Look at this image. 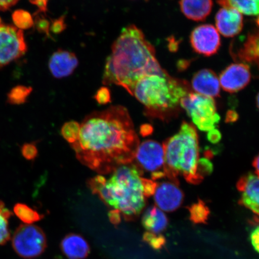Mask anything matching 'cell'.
<instances>
[{
	"mask_svg": "<svg viewBox=\"0 0 259 259\" xmlns=\"http://www.w3.org/2000/svg\"><path fill=\"white\" fill-rule=\"evenodd\" d=\"M169 220L165 213L158 207L151 206L145 210L142 219V224L148 232L160 234L167 228Z\"/></svg>",
	"mask_w": 259,
	"mask_h": 259,
	"instance_id": "obj_20",
	"label": "cell"
},
{
	"mask_svg": "<svg viewBox=\"0 0 259 259\" xmlns=\"http://www.w3.org/2000/svg\"><path fill=\"white\" fill-rule=\"evenodd\" d=\"M219 4L228 5L242 14L259 16V0H218Z\"/></svg>",
	"mask_w": 259,
	"mask_h": 259,
	"instance_id": "obj_21",
	"label": "cell"
},
{
	"mask_svg": "<svg viewBox=\"0 0 259 259\" xmlns=\"http://www.w3.org/2000/svg\"><path fill=\"white\" fill-rule=\"evenodd\" d=\"M12 216L11 210L0 200V245L6 244L11 239L9 220Z\"/></svg>",
	"mask_w": 259,
	"mask_h": 259,
	"instance_id": "obj_24",
	"label": "cell"
},
{
	"mask_svg": "<svg viewBox=\"0 0 259 259\" xmlns=\"http://www.w3.org/2000/svg\"><path fill=\"white\" fill-rule=\"evenodd\" d=\"M250 238L252 247L259 254V226L251 232Z\"/></svg>",
	"mask_w": 259,
	"mask_h": 259,
	"instance_id": "obj_34",
	"label": "cell"
},
{
	"mask_svg": "<svg viewBox=\"0 0 259 259\" xmlns=\"http://www.w3.org/2000/svg\"><path fill=\"white\" fill-rule=\"evenodd\" d=\"M31 4L36 6L38 9V13L46 14L48 10L49 0H29Z\"/></svg>",
	"mask_w": 259,
	"mask_h": 259,
	"instance_id": "obj_36",
	"label": "cell"
},
{
	"mask_svg": "<svg viewBox=\"0 0 259 259\" xmlns=\"http://www.w3.org/2000/svg\"><path fill=\"white\" fill-rule=\"evenodd\" d=\"M190 90L186 81L175 78L163 69L141 77L131 95L144 106L146 116L165 121L178 115L181 100Z\"/></svg>",
	"mask_w": 259,
	"mask_h": 259,
	"instance_id": "obj_4",
	"label": "cell"
},
{
	"mask_svg": "<svg viewBox=\"0 0 259 259\" xmlns=\"http://www.w3.org/2000/svg\"><path fill=\"white\" fill-rule=\"evenodd\" d=\"M135 158L142 169L151 174L165 173L163 146L157 141L147 140L142 142L139 146Z\"/></svg>",
	"mask_w": 259,
	"mask_h": 259,
	"instance_id": "obj_9",
	"label": "cell"
},
{
	"mask_svg": "<svg viewBox=\"0 0 259 259\" xmlns=\"http://www.w3.org/2000/svg\"><path fill=\"white\" fill-rule=\"evenodd\" d=\"M215 16L216 29L225 37H234L242 30L244 21L241 13L228 5H222Z\"/></svg>",
	"mask_w": 259,
	"mask_h": 259,
	"instance_id": "obj_15",
	"label": "cell"
},
{
	"mask_svg": "<svg viewBox=\"0 0 259 259\" xmlns=\"http://www.w3.org/2000/svg\"><path fill=\"white\" fill-rule=\"evenodd\" d=\"M11 239L16 253L26 259L39 256L47 247L46 235L43 230L35 225L19 226Z\"/></svg>",
	"mask_w": 259,
	"mask_h": 259,
	"instance_id": "obj_7",
	"label": "cell"
},
{
	"mask_svg": "<svg viewBox=\"0 0 259 259\" xmlns=\"http://www.w3.org/2000/svg\"><path fill=\"white\" fill-rule=\"evenodd\" d=\"M141 180L145 197H150L154 195L157 183L154 182L153 180L143 177L142 178Z\"/></svg>",
	"mask_w": 259,
	"mask_h": 259,
	"instance_id": "obj_33",
	"label": "cell"
},
{
	"mask_svg": "<svg viewBox=\"0 0 259 259\" xmlns=\"http://www.w3.org/2000/svg\"><path fill=\"white\" fill-rule=\"evenodd\" d=\"M142 170L134 163L122 165L107 180L99 175L88 181V186L107 206L118 210L126 221L138 218L146 205Z\"/></svg>",
	"mask_w": 259,
	"mask_h": 259,
	"instance_id": "obj_3",
	"label": "cell"
},
{
	"mask_svg": "<svg viewBox=\"0 0 259 259\" xmlns=\"http://www.w3.org/2000/svg\"><path fill=\"white\" fill-rule=\"evenodd\" d=\"M256 104H257V108L259 110V93H258V95H257V97H256Z\"/></svg>",
	"mask_w": 259,
	"mask_h": 259,
	"instance_id": "obj_42",
	"label": "cell"
},
{
	"mask_svg": "<svg viewBox=\"0 0 259 259\" xmlns=\"http://www.w3.org/2000/svg\"><path fill=\"white\" fill-rule=\"evenodd\" d=\"M252 166L254 168L255 174L259 177V154L254 158L252 161Z\"/></svg>",
	"mask_w": 259,
	"mask_h": 259,
	"instance_id": "obj_40",
	"label": "cell"
},
{
	"mask_svg": "<svg viewBox=\"0 0 259 259\" xmlns=\"http://www.w3.org/2000/svg\"><path fill=\"white\" fill-rule=\"evenodd\" d=\"M80 125L76 121H69L64 124L61 128V134L63 138L72 144L76 142L79 138Z\"/></svg>",
	"mask_w": 259,
	"mask_h": 259,
	"instance_id": "obj_27",
	"label": "cell"
},
{
	"mask_svg": "<svg viewBox=\"0 0 259 259\" xmlns=\"http://www.w3.org/2000/svg\"><path fill=\"white\" fill-rule=\"evenodd\" d=\"M190 213V220L194 224H207L210 210L202 200L187 207Z\"/></svg>",
	"mask_w": 259,
	"mask_h": 259,
	"instance_id": "obj_23",
	"label": "cell"
},
{
	"mask_svg": "<svg viewBox=\"0 0 259 259\" xmlns=\"http://www.w3.org/2000/svg\"><path fill=\"white\" fill-rule=\"evenodd\" d=\"M65 18H66V15H62L58 19L52 20L50 31L54 34H58L66 30L67 25L65 22Z\"/></svg>",
	"mask_w": 259,
	"mask_h": 259,
	"instance_id": "obj_32",
	"label": "cell"
},
{
	"mask_svg": "<svg viewBox=\"0 0 259 259\" xmlns=\"http://www.w3.org/2000/svg\"><path fill=\"white\" fill-rule=\"evenodd\" d=\"M13 21L16 28L27 30L34 26V20L30 13L24 10H17L12 15Z\"/></svg>",
	"mask_w": 259,
	"mask_h": 259,
	"instance_id": "obj_26",
	"label": "cell"
},
{
	"mask_svg": "<svg viewBox=\"0 0 259 259\" xmlns=\"http://www.w3.org/2000/svg\"><path fill=\"white\" fill-rule=\"evenodd\" d=\"M155 56L154 47L135 25L122 29L107 58L102 83L122 87L132 95L138 81L149 74L163 70Z\"/></svg>",
	"mask_w": 259,
	"mask_h": 259,
	"instance_id": "obj_2",
	"label": "cell"
},
{
	"mask_svg": "<svg viewBox=\"0 0 259 259\" xmlns=\"http://www.w3.org/2000/svg\"><path fill=\"white\" fill-rule=\"evenodd\" d=\"M21 151L22 156L29 161L34 160L38 155V149L34 143L24 144L22 146Z\"/></svg>",
	"mask_w": 259,
	"mask_h": 259,
	"instance_id": "obj_31",
	"label": "cell"
},
{
	"mask_svg": "<svg viewBox=\"0 0 259 259\" xmlns=\"http://www.w3.org/2000/svg\"><path fill=\"white\" fill-rule=\"evenodd\" d=\"M154 201L158 208L164 211H176L182 205L184 193L178 184L173 182L157 184L154 193Z\"/></svg>",
	"mask_w": 259,
	"mask_h": 259,
	"instance_id": "obj_14",
	"label": "cell"
},
{
	"mask_svg": "<svg viewBox=\"0 0 259 259\" xmlns=\"http://www.w3.org/2000/svg\"><path fill=\"white\" fill-rule=\"evenodd\" d=\"M163 146L164 171L171 182L179 185L180 176L194 185L202 182L204 178L199 171V137L193 124L184 121L179 132L167 139Z\"/></svg>",
	"mask_w": 259,
	"mask_h": 259,
	"instance_id": "obj_5",
	"label": "cell"
},
{
	"mask_svg": "<svg viewBox=\"0 0 259 259\" xmlns=\"http://www.w3.org/2000/svg\"><path fill=\"white\" fill-rule=\"evenodd\" d=\"M237 118L238 115L234 111H229L227 115V120H229L231 122L235 121Z\"/></svg>",
	"mask_w": 259,
	"mask_h": 259,
	"instance_id": "obj_41",
	"label": "cell"
},
{
	"mask_svg": "<svg viewBox=\"0 0 259 259\" xmlns=\"http://www.w3.org/2000/svg\"><path fill=\"white\" fill-rule=\"evenodd\" d=\"M35 20L34 21V25L37 30L44 33L47 35L48 38H53L50 34V22L48 21L43 15L40 14V13L36 12L34 14Z\"/></svg>",
	"mask_w": 259,
	"mask_h": 259,
	"instance_id": "obj_29",
	"label": "cell"
},
{
	"mask_svg": "<svg viewBox=\"0 0 259 259\" xmlns=\"http://www.w3.org/2000/svg\"><path fill=\"white\" fill-rule=\"evenodd\" d=\"M256 24H257V26H258V27L259 28V16H258V18H257V19L256 20Z\"/></svg>",
	"mask_w": 259,
	"mask_h": 259,
	"instance_id": "obj_43",
	"label": "cell"
},
{
	"mask_svg": "<svg viewBox=\"0 0 259 259\" xmlns=\"http://www.w3.org/2000/svg\"><path fill=\"white\" fill-rule=\"evenodd\" d=\"M192 88L194 92L206 97H218L220 94V80L213 70L204 69L194 74Z\"/></svg>",
	"mask_w": 259,
	"mask_h": 259,
	"instance_id": "obj_17",
	"label": "cell"
},
{
	"mask_svg": "<svg viewBox=\"0 0 259 259\" xmlns=\"http://www.w3.org/2000/svg\"><path fill=\"white\" fill-rule=\"evenodd\" d=\"M190 44L194 51L210 57L218 53L221 46V38L216 28L210 24L198 26L190 35Z\"/></svg>",
	"mask_w": 259,
	"mask_h": 259,
	"instance_id": "obj_10",
	"label": "cell"
},
{
	"mask_svg": "<svg viewBox=\"0 0 259 259\" xmlns=\"http://www.w3.org/2000/svg\"><path fill=\"white\" fill-rule=\"evenodd\" d=\"M181 108L200 131L209 132L216 128L220 121L214 99L190 92L181 101Z\"/></svg>",
	"mask_w": 259,
	"mask_h": 259,
	"instance_id": "obj_6",
	"label": "cell"
},
{
	"mask_svg": "<svg viewBox=\"0 0 259 259\" xmlns=\"http://www.w3.org/2000/svg\"><path fill=\"white\" fill-rule=\"evenodd\" d=\"M143 241L155 250H162L166 244V239L163 235L153 234L150 232L145 233L143 235Z\"/></svg>",
	"mask_w": 259,
	"mask_h": 259,
	"instance_id": "obj_28",
	"label": "cell"
},
{
	"mask_svg": "<svg viewBox=\"0 0 259 259\" xmlns=\"http://www.w3.org/2000/svg\"><path fill=\"white\" fill-rule=\"evenodd\" d=\"M251 71L247 64L236 63L229 65L220 76V86L230 93L239 92L250 82Z\"/></svg>",
	"mask_w": 259,
	"mask_h": 259,
	"instance_id": "obj_12",
	"label": "cell"
},
{
	"mask_svg": "<svg viewBox=\"0 0 259 259\" xmlns=\"http://www.w3.org/2000/svg\"><path fill=\"white\" fill-rule=\"evenodd\" d=\"M95 99L100 105H105L111 102V91L106 87H100L97 90Z\"/></svg>",
	"mask_w": 259,
	"mask_h": 259,
	"instance_id": "obj_30",
	"label": "cell"
},
{
	"mask_svg": "<svg viewBox=\"0 0 259 259\" xmlns=\"http://www.w3.org/2000/svg\"><path fill=\"white\" fill-rule=\"evenodd\" d=\"M153 132V127L150 124H144L140 128V134L142 137H145L150 135Z\"/></svg>",
	"mask_w": 259,
	"mask_h": 259,
	"instance_id": "obj_39",
	"label": "cell"
},
{
	"mask_svg": "<svg viewBox=\"0 0 259 259\" xmlns=\"http://www.w3.org/2000/svg\"><path fill=\"white\" fill-rule=\"evenodd\" d=\"M32 89L30 87L18 85L12 89L8 95V102L12 105H20L27 102Z\"/></svg>",
	"mask_w": 259,
	"mask_h": 259,
	"instance_id": "obj_25",
	"label": "cell"
},
{
	"mask_svg": "<svg viewBox=\"0 0 259 259\" xmlns=\"http://www.w3.org/2000/svg\"><path fill=\"white\" fill-rule=\"evenodd\" d=\"M232 45L231 53L237 63L247 64L259 73V28L249 32L244 39Z\"/></svg>",
	"mask_w": 259,
	"mask_h": 259,
	"instance_id": "obj_11",
	"label": "cell"
},
{
	"mask_svg": "<svg viewBox=\"0 0 259 259\" xmlns=\"http://www.w3.org/2000/svg\"><path fill=\"white\" fill-rule=\"evenodd\" d=\"M181 12L190 20L199 22L205 20L213 6L212 0H180Z\"/></svg>",
	"mask_w": 259,
	"mask_h": 259,
	"instance_id": "obj_19",
	"label": "cell"
},
{
	"mask_svg": "<svg viewBox=\"0 0 259 259\" xmlns=\"http://www.w3.org/2000/svg\"><path fill=\"white\" fill-rule=\"evenodd\" d=\"M108 216L110 222H111L113 225L117 226L120 223L122 215L118 210L113 209L110 210Z\"/></svg>",
	"mask_w": 259,
	"mask_h": 259,
	"instance_id": "obj_35",
	"label": "cell"
},
{
	"mask_svg": "<svg viewBox=\"0 0 259 259\" xmlns=\"http://www.w3.org/2000/svg\"><path fill=\"white\" fill-rule=\"evenodd\" d=\"M61 251L68 259H84L89 256L90 247L85 239L78 234H70L60 243Z\"/></svg>",
	"mask_w": 259,
	"mask_h": 259,
	"instance_id": "obj_18",
	"label": "cell"
},
{
	"mask_svg": "<svg viewBox=\"0 0 259 259\" xmlns=\"http://www.w3.org/2000/svg\"><path fill=\"white\" fill-rule=\"evenodd\" d=\"M14 211L15 215L25 225L33 224L35 222H39L44 218L43 215L24 203L15 204Z\"/></svg>",
	"mask_w": 259,
	"mask_h": 259,
	"instance_id": "obj_22",
	"label": "cell"
},
{
	"mask_svg": "<svg viewBox=\"0 0 259 259\" xmlns=\"http://www.w3.org/2000/svg\"><path fill=\"white\" fill-rule=\"evenodd\" d=\"M79 65V60L75 54L69 51L60 50L52 55L49 61V69L57 79L69 76Z\"/></svg>",
	"mask_w": 259,
	"mask_h": 259,
	"instance_id": "obj_16",
	"label": "cell"
},
{
	"mask_svg": "<svg viewBox=\"0 0 259 259\" xmlns=\"http://www.w3.org/2000/svg\"><path fill=\"white\" fill-rule=\"evenodd\" d=\"M19 0H0V11H6L12 8Z\"/></svg>",
	"mask_w": 259,
	"mask_h": 259,
	"instance_id": "obj_38",
	"label": "cell"
},
{
	"mask_svg": "<svg viewBox=\"0 0 259 259\" xmlns=\"http://www.w3.org/2000/svg\"><path fill=\"white\" fill-rule=\"evenodd\" d=\"M208 137V139L210 142H212L213 144H216L221 139V133H220L219 130L215 128L208 132V137Z\"/></svg>",
	"mask_w": 259,
	"mask_h": 259,
	"instance_id": "obj_37",
	"label": "cell"
},
{
	"mask_svg": "<svg viewBox=\"0 0 259 259\" xmlns=\"http://www.w3.org/2000/svg\"><path fill=\"white\" fill-rule=\"evenodd\" d=\"M71 145L81 163L102 176L133 163L140 144L127 109L112 106L87 116Z\"/></svg>",
	"mask_w": 259,
	"mask_h": 259,
	"instance_id": "obj_1",
	"label": "cell"
},
{
	"mask_svg": "<svg viewBox=\"0 0 259 259\" xmlns=\"http://www.w3.org/2000/svg\"><path fill=\"white\" fill-rule=\"evenodd\" d=\"M27 50L23 31L3 24L0 18V69L23 56Z\"/></svg>",
	"mask_w": 259,
	"mask_h": 259,
	"instance_id": "obj_8",
	"label": "cell"
},
{
	"mask_svg": "<svg viewBox=\"0 0 259 259\" xmlns=\"http://www.w3.org/2000/svg\"><path fill=\"white\" fill-rule=\"evenodd\" d=\"M236 188L241 193L239 205L259 218V177L252 173L244 175L238 181Z\"/></svg>",
	"mask_w": 259,
	"mask_h": 259,
	"instance_id": "obj_13",
	"label": "cell"
}]
</instances>
